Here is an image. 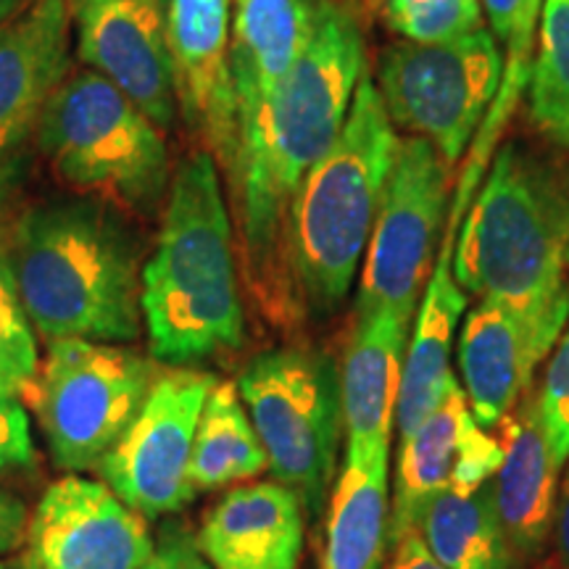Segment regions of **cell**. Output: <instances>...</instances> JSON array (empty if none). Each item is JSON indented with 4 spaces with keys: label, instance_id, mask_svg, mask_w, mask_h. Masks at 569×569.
<instances>
[{
    "label": "cell",
    "instance_id": "cell-1",
    "mask_svg": "<svg viewBox=\"0 0 569 569\" xmlns=\"http://www.w3.org/2000/svg\"><path fill=\"white\" fill-rule=\"evenodd\" d=\"M361 77L365 40L353 11L336 0H317L315 30L301 59L256 122L238 134L227 182L248 284L277 325L296 319L288 272L290 206L303 177L343 132Z\"/></svg>",
    "mask_w": 569,
    "mask_h": 569
},
{
    "label": "cell",
    "instance_id": "cell-2",
    "mask_svg": "<svg viewBox=\"0 0 569 569\" xmlns=\"http://www.w3.org/2000/svg\"><path fill=\"white\" fill-rule=\"evenodd\" d=\"M30 322L48 340H134L142 330L140 246L122 211L96 198L34 203L6 253Z\"/></svg>",
    "mask_w": 569,
    "mask_h": 569
},
{
    "label": "cell",
    "instance_id": "cell-3",
    "mask_svg": "<svg viewBox=\"0 0 569 569\" xmlns=\"http://www.w3.org/2000/svg\"><path fill=\"white\" fill-rule=\"evenodd\" d=\"M140 309L151 353L184 367L243 346L246 317L219 163L203 148L177 163L159 246L142 267Z\"/></svg>",
    "mask_w": 569,
    "mask_h": 569
},
{
    "label": "cell",
    "instance_id": "cell-4",
    "mask_svg": "<svg viewBox=\"0 0 569 569\" xmlns=\"http://www.w3.org/2000/svg\"><path fill=\"white\" fill-rule=\"evenodd\" d=\"M569 174L507 142L469 206L453 248L459 288L522 317L569 319Z\"/></svg>",
    "mask_w": 569,
    "mask_h": 569
},
{
    "label": "cell",
    "instance_id": "cell-5",
    "mask_svg": "<svg viewBox=\"0 0 569 569\" xmlns=\"http://www.w3.org/2000/svg\"><path fill=\"white\" fill-rule=\"evenodd\" d=\"M398 138L380 90L365 74L336 146L303 177L290 206L288 272L296 317H330L367 253Z\"/></svg>",
    "mask_w": 569,
    "mask_h": 569
},
{
    "label": "cell",
    "instance_id": "cell-6",
    "mask_svg": "<svg viewBox=\"0 0 569 569\" xmlns=\"http://www.w3.org/2000/svg\"><path fill=\"white\" fill-rule=\"evenodd\" d=\"M34 146L53 177L111 209L153 217L172 172L163 130L92 69L67 74L48 101Z\"/></svg>",
    "mask_w": 569,
    "mask_h": 569
},
{
    "label": "cell",
    "instance_id": "cell-7",
    "mask_svg": "<svg viewBox=\"0 0 569 569\" xmlns=\"http://www.w3.org/2000/svg\"><path fill=\"white\" fill-rule=\"evenodd\" d=\"M238 393L274 480L296 490L306 519H322L343 436L340 367L311 348H272L248 361Z\"/></svg>",
    "mask_w": 569,
    "mask_h": 569
},
{
    "label": "cell",
    "instance_id": "cell-8",
    "mask_svg": "<svg viewBox=\"0 0 569 569\" xmlns=\"http://www.w3.org/2000/svg\"><path fill=\"white\" fill-rule=\"evenodd\" d=\"M153 380L156 367L130 348L82 338L51 340L34 409L56 467L84 472L101 465Z\"/></svg>",
    "mask_w": 569,
    "mask_h": 569
},
{
    "label": "cell",
    "instance_id": "cell-9",
    "mask_svg": "<svg viewBox=\"0 0 569 569\" xmlns=\"http://www.w3.org/2000/svg\"><path fill=\"white\" fill-rule=\"evenodd\" d=\"M501 80V51L486 27L451 42H398L380 59L390 122L422 134L448 163L465 153Z\"/></svg>",
    "mask_w": 569,
    "mask_h": 569
},
{
    "label": "cell",
    "instance_id": "cell-10",
    "mask_svg": "<svg viewBox=\"0 0 569 569\" xmlns=\"http://www.w3.org/2000/svg\"><path fill=\"white\" fill-rule=\"evenodd\" d=\"M448 201V169L425 138L398 140L380 213L367 243L356 317L393 311L415 319L430 277Z\"/></svg>",
    "mask_w": 569,
    "mask_h": 569
},
{
    "label": "cell",
    "instance_id": "cell-11",
    "mask_svg": "<svg viewBox=\"0 0 569 569\" xmlns=\"http://www.w3.org/2000/svg\"><path fill=\"white\" fill-rule=\"evenodd\" d=\"M213 386L209 372L188 367L156 375L124 436L96 467L106 486L146 519L174 515L193 501L190 453Z\"/></svg>",
    "mask_w": 569,
    "mask_h": 569
},
{
    "label": "cell",
    "instance_id": "cell-12",
    "mask_svg": "<svg viewBox=\"0 0 569 569\" xmlns=\"http://www.w3.org/2000/svg\"><path fill=\"white\" fill-rule=\"evenodd\" d=\"M148 519L103 482L67 475L34 507L21 569H140L153 557Z\"/></svg>",
    "mask_w": 569,
    "mask_h": 569
},
{
    "label": "cell",
    "instance_id": "cell-13",
    "mask_svg": "<svg viewBox=\"0 0 569 569\" xmlns=\"http://www.w3.org/2000/svg\"><path fill=\"white\" fill-rule=\"evenodd\" d=\"M503 446L478 425L457 377L448 380L436 409L401 440L390 501L388 549L415 532L427 507L446 490L475 488L493 480Z\"/></svg>",
    "mask_w": 569,
    "mask_h": 569
},
{
    "label": "cell",
    "instance_id": "cell-14",
    "mask_svg": "<svg viewBox=\"0 0 569 569\" xmlns=\"http://www.w3.org/2000/svg\"><path fill=\"white\" fill-rule=\"evenodd\" d=\"M77 56L169 130L177 119L169 0H69Z\"/></svg>",
    "mask_w": 569,
    "mask_h": 569
},
{
    "label": "cell",
    "instance_id": "cell-15",
    "mask_svg": "<svg viewBox=\"0 0 569 569\" xmlns=\"http://www.w3.org/2000/svg\"><path fill=\"white\" fill-rule=\"evenodd\" d=\"M69 0H30L0 24V196L17 180L27 146L69 71Z\"/></svg>",
    "mask_w": 569,
    "mask_h": 569
},
{
    "label": "cell",
    "instance_id": "cell-16",
    "mask_svg": "<svg viewBox=\"0 0 569 569\" xmlns=\"http://www.w3.org/2000/svg\"><path fill=\"white\" fill-rule=\"evenodd\" d=\"M230 6L232 0H169L167 9L177 109L227 177L238 156Z\"/></svg>",
    "mask_w": 569,
    "mask_h": 569
},
{
    "label": "cell",
    "instance_id": "cell-17",
    "mask_svg": "<svg viewBox=\"0 0 569 569\" xmlns=\"http://www.w3.org/2000/svg\"><path fill=\"white\" fill-rule=\"evenodd\" d=\"M567 325L522 317L480 298L459 338V369L475 419L493 430L532 388L536 369L559 343Z\"/></svg>",
    "mask_w": 569,
    "mask_h": 569
},
{
    "label": "cell",
    "instance_id": "cell-18",
    "mask_svg": "<svg viewBox=\"0 0 569 569\" xmlns=\"http://www.w3.org/2000/svg\"><path fill=\"white\" fill-rule=\"evenodd\" d=\"M303 538L301 498L274 480L232 488L219 498L196 543L211 569H298Z\"/></svg>",
    "mask_w": 569,
    "mask_h": 569
},
{
    "label": "cell",
    "instance_id": "cell-19",
    "mask_svg": "<svg viewBox=\"0 0 569 569\" xmlns=\"http://www.w3.org/2000/svg\"><path fill=\"white\" fill-rule=\"evenodd\" d=\"M501 425L503 461L493 478L496 511L511 549L528 561L543 551L553 532L561 472L546 436L538 388L519 398Z\"/></svg>",
    "mask_w": 569,
    "mask_h": 569
},
{
    "label": "cell",
    "instance_id": "cell-20",
    "mask_svg": "<svg viewBox=\"0 0 569 569\" xmlns=\"http://www.w3.org/2000/svg\"><path fill=\"white\" fill-rule=\"evenodd\" d=\"M409 327L411 319L393 311L356 317L340 361L346 451L375 453L390 448Z\"/></svg>",
    "mask_w": 569,
    "mask_h": 569
},
{
    "label": "cell",
    "instance_id": "cell-21",
    "mask_svg": "<svg viewBox=\"0 0 569 569\" xmlns=\"http://www.w3.org/2000/svg\"><path fill=\"white\" fill-rule=\"evenodd\" d=\"M232 9L230 71L240 134L301 59L315 30L317 0H232Z\"/></svg>",
    "mask_w": 569,
    "mask_h": 569
},
{
    "label": "cell",
    "instance_id": "cell-22",
    "mask_svg": "<svg viewBox=\"0 0 569 569\" xmlns=\"http://www.w3.org/2000/svg\"><path fill=\"white\" fill-rule=\"evenodd\" d=\"M459 222H448L443 248L427 282L422 309L403 356L401 393L396 407L398 436L409 438L436 409L440 393L451 380V346L467 306V293L453 277V240Z\"/></svg>",
    "mask_w": 569,
    "mask_h": 569
},
{
    "label": "cell",
    "instance_id": "cell-23",
    "mask_svg": "<svg viewBox=\"0 0 569 569\" xmlns=\"http://www.w3.org/2000/svg\"><path fill=\"white\" fill-rule=\"evenodd\" d=\"M390 448L346 451L330 496L322 569H380L390 522Z\"/></svg>",
    "mask_w": 569,
    "mask_h": 569
},
{
    "label": "cell",
    "instance_id": "cell-24",
    "mask_svg": "<svg viewBox=\"0 0 569 569\" xmlns=\"http://www.w3.org/2000/svg\"><path fill=\"white\" fill-rule=\"evenodd\" d=\"M417 530L448 569H522L525 565L498 519L493 480L440 493Z\"/></svg>",
    "mask_w": 569,
    "mask_h": 569
},
{
    "label": "cell",
    "instance_id": "cell-25",
    "mask_svg": "<svg viewBox=\"0 0 569 569\" xmlns=\"http://www.w3.org/2000/svg\"><path fill=\"white\" fill-rule=\"evenodd\" d=\"M269 467L243 398L232 382H217L198 419L193 453H190V488L193 493L217 490L251 480Z\"/></svg>",
    "mask_w": 569,
    "mask_h": 569
},
{
    "label": "cell",
    "instance_id": "cell-26",
    "mask_svg": "<svg viewBox=\"0 0 569 569\" xmlns=\"http://www.w3.org/2000/svg\"><path fill=\"white\" fill-rule=\"evenodd\" d=\"M530 113L536 124L569 148V0H546L540 46L530 77Z\"/></svg>",
    "mask_w": 569,
    "mask_h": 569
},
{
    "label": "cell",
    "instance_id": "cell-27",
    "mask_svg": "<svg viewBox=\"0 0 569 569\" xmlns=\"http://www.w3.org/2000/svg\"><path fill=\"white\" fill-rule=\"evenodd\" d=\"M546 0H486V13L490 21V30L498 40L507 46V77L501 80V98H498L496 109L490 111L486 119V132L482 134L480 156L472 161L467 172V182L475 184L480 177V159L488 153V146L493 142L498 127H501L503 117H507L511 106L517 101V92L530 77V48H532V32L543 11Z\"/></svg>",
    "mask_w": 569,
    "mask_h": 569
},
{
    "label": "cell",
    "instance_id": "cell-28",
    "mask_svg": "<svg viewBox=\"0 0 569 569\" xmlns=\"http://www.w3.org/2000/svg\"><path fill=\"white\" fill-rule=\"evenodd\" d=\"M40 386L32 322L19 301L6 256H0V393L34 403Z\"/></svg>",
    "mask_w": 569,
    "mask_h": 569
},
{
    "label": "cell",
    "instance_id": "cell-29",
    "mask_svg": "<svg viewBox=\"0 0 569 569\" xmlns=\"http://www.w3.org/2000/svg\"><path fill=\"white\" fill-rule=\"evenodd\" d=\"M388 24L411 42H451L480 30L482 17L478 0H419Z\"/></svg>",
    "mask_w": 569,
    "mask_h": 569
},
{
    "label": "cell",
    "instance_id": "cell-30",
    "mask_svg": "<svg viewBox=\"0 0 569 569\" xmlns=\"http://www.w3.org/2000/svg\"><path fill=\"white\" fill-rule=\"evenodd\" d=\"M538 398L553 459L559 461V467H565L569 459V330L561 332L557 351L546 369L543 386L538 388Z\"/></svg>",
    "mask_w": 569,
    "mask_h": 569
},
{
    "label": "cell",
    "instance_id": "cell-31",
    "mask_svg": "<svg viewBox=\"0 0 569 569\" xmlns=\"http://www.w3.org/2000/svg\"><path fill=\"white\" fill-rule=\"evenodd\" d=\"M34 465L30 419L17 398L0 393V472Z\"/></svg>",
    "mask_w": 569,
    "mask_h": 569
},
{
    "label": "cell",
    "instance_id": "cell-32",
    "mask_svg": "<svg viewBox=\"0 0 569 569\" xmlns=\"http://www.w3.org/2000/svg\"><path fill=\"white\" fill-rule=\"evenodd\" d=\"M140 569H211V565L203 559L196 538L182 525H169L156 540L153 557Z\"/></svg>",
    "mask_w": 569,
    "mask_h": 569
},
{
    "label": "cell",
    "instance_id": "cell-33",
    "mask_svg": "<svg viewBox=\"0 0 569 569\" xmlns=\"http://www.w3.org/2000/svg\"><path fill=\"white\" fill-rule=\"evenodd\" d=\"M27 525H30V515H27L24 501L9 490H0V553L21 549Z\"/></svg>",
    "mask_w": 569,
    "mask_h": 569
},
{
    "label": "cell",
    "instance_id": "cell-34",
    "mask_svg": "<svg viewBox=\"0 0 569 569\" xmlns=\"http://www.w3.org/2000/svg\"><path fill=\"white\" fill-rule=\"evenodd\" d=\"M390 551H393V559H390V565L386 569H448L436 559V553L427 549L419 530L403 536L401 543Z\"/></svg>",
    "mask_w": 569,
    "mask_h": 569
},
{
    "label": "cell",
    "instance_id": "cell-35",
    "mask_svg": "<svg viewBox=\"0 0 569 569\" xmlns=\"http://www.w3.org/2000/svg\"><path fill=\"white\" fill-rule=\"evenodd\" d=\"M569 465V459H567ZM553 543H557V561L561 569H569V467L565 480L559 482L557 517H553Z\"/></svg>",
    "mask_w": 569,
    "mask_h": 569
},
{
    "label": "cell",
    "instance_id": "cell-36",
    "mask_svg": "<svg viewBox=\"0 0 569 569\" xmlns=\"http://www.w3.org/2000/svg\"><path fill=\"white\" fill-rule=\"evenodd\" d=\"M27 3H30V0H0V24H6L11 17H17Z\"/></svg>",
    "mask_w": 569,
    "mask_h": 569
},
{
    "label": "cell",
    "instance_id": "cell-37",
    "mask_svg": "<svg viewBox=\"0 0 569 569\" xmlns=\"http://www.w3.org/2000/svg\"><path fill=\"white\" fill-rule=\"evenodd\" d=\"M0 569H21V567L13 565V561H0Z\"/></svg>",
    "mask_w": 569,
    "mask_h": 569
}]
</instances>
